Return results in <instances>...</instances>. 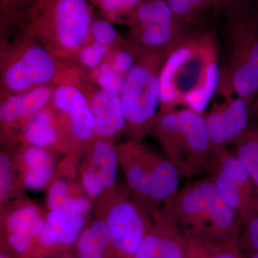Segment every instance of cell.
I'll return each mask as SVG.
<instances>
[{"instance_id": "6da1fadb", "label": "cell", "mask_w": 258, "mask_h": 258, "mask_svg": "<svg viewBox=\"0 0 258 258\" xmlns=\"http://www.w3.org/2000/svg\"><path fill=\"white\" fill-rule=\"evenodd\" d=\"M95 17L89 0H36L20 29L31 34L61 63L73 67L81 49L92 42Z\"/></svg>"}, {"instance_id": "7a4b0ae2", "label": "cell", "mask_w": 258, "mask_h": 258, "mask_svg": "<svg viewBox=\"0 0 258 258\" xmlns=\"http://www.w3.org/2000/svg\"><path fill=\"white\" fill-rule=\"evenodd\" d=\"M162 213L175 222L184 234L238 240L239 217L210 177L184 185Z\"/></svg>"}, {"instance_id": "3957f363", "label": "cell", "mask_w": 258, "mask_h": 258, "mask_svg": "<svg viewBox=\"0 0 258 258\" xmlns=\"http://www.w3.org/2000/svg\"><path fill=\"white\" fill-rule=\"evenodd\" d=\"M67 66L23 29L0 40V96L53 84Z\"/></svg>"}, {"instance_id": "277c9868", "label": "cell", "mask_w": 258, "mask_h": 258, "mask_svg": "<svg viewBox=\"0 0 258 258\" xmlns=\"http://www.w3.org/2000/svg\"><path fill=\"white\" fill-rule=\"evenodd\" d=\"M166 56L157 52L144 54L125 76L120 99L125 115L124 131L130 142H139L152 132L159 112V74Z\"/></svg>"}, {"instance_id": "5b68a950", "label": "cell", "mask_w": 258, "mask_h": 258, "mask_svg": "<svg viewBox=\"0 0 258 258\" xmlns=\"http://www.w3.org/2000/svg\"><path fill=\"white\" fill-rule=\"evenodd\" d=\"M225 17L230 42L229 81L237 96L252 104L258 91V21L253 2Z\"/></svg>"}, {"instance_id": "8992f818", "label": "cell", "mask_w": 258, "mask_h": 258, "mask_svg": "<svg viewBox=\"0 0 258 258\" xmlns=\"http://www.w3.org/2000/svg\"><path fill=\"white\" fill-rule=\"evenodd\" d=\"M125 176L141 200L171 203L179 189V171L166 157L149 152L139 142H129L120 149Z\"/></svg>"}, {"instance_id": "52a82bcc", "label": "cell", "mask_w": 258, "mask_h": 258, "mask_svg": "<svg viewBox=\"0 0 258 258\" xmlns=\"http://www.w3.org/2000/svg\"><path fill=\"white\" fill-rule=\"evenodd\" d=\"M84 71L67 66L53 83L51 105L62 130L77 142H87L96 134V121L82 86Z\"/></svg>"}, {"instance_id": "ba28073f", "label": "cell", "mask_w": 258, "mask_h": 258, "mask_svg": "<svg viewBox=\"0 0 258 258\" xmlns=\"http://www.w3.org/2000/svg\"><path fill=\"white\" fill-rule=\"evenodd\" d=\"M222 198L241 222L258 205V191L248 171L228 149L212 154L208 170Z\"/></svg>"}, {"instance_id": "9c48e42d", "label": "cell", "mask_w": 258, "mask_h": 258, "mask_svg": "<svg viewBox=\"0 0 258 258\" xmlns=\"http://www.w3.org/2000/svg\"><path fill=\"white\" fill-rule=\"evenodd\" d=\"M181 134L169 161L180 175L192 178L208 171L212 158L211 143L203 114L185 108L179 110Z\"/></svg>"}, {"instance_id": "30bf717a", "label": "cell", "mask_w": 258, "mask_h": 258, "mask_svg": "<svg viewBox=\"0 0 258 258\" xmlns=\"http://www.w3.org/2000/svg\"><path fill=\"white\" fill-rule=\"evenodd\" d=\"M106 222L113 258H134L153 225L144 205L128 198L113 205Z\"/></svg>"}, {"instance_id": "8fae6325", "label": "cell", "mask_w": 258, "mask_h": 258, "mask_svg": "<svg viewBox=\"0 0 258 258\" xmlns=\"http://www.w3.org/2000/svg\"><path fill=\"white\" fill-rule=\"evenodd\" d=\"M225 96L223 103L214 105L205 116L212 154L227 149L249 126L252 104L242 97Z\"/></svg>"}, {"instance_id": "7c38bea8", "label": "cell", "mask_w": 258, "mask_h": 258, "mask_svg": "<svg viewBox=\"0 0 258 258\" xmlns=\"http://www.w3.org/2000/svg\"><path fill=\"white\" fill-rule=\"evenodd\" d=\"M81 81L96 121V137L110 141L125 130V115L120 96L102 90L85 71Z\"/></svg>"}, {"instance_id": "4fadbf2b", "label": "cell", "mask_w": 258, "mask_h": 258, "mask_svg": "<svg viewBox=\"0 0 258 258\" xmlns=\"http://www.w3.org/2000/svg\"><path fill=\"white\" fill-rule=\"evenodd\" d=\"M192 26L185 23L128 28L125 41L141 55L169 53L189 36Z\"/></svg>"}, {"instance_id": "5bb4252c", "label": "cell", "mask_w": 258, "mask_h": 258, "mask_svg": "<svg viewBox=\"0 0 258 258\" xmlns=\"http://www.w3.org/2000/svg\"><path fill=\"white\" fill-rule=\"evenodd\" d=\"M205 34L191 32L182 43L166 56L159 74V111H174L177 105L181 103L175 86L176 74L181 64L196 53Z\"/></svg>"}, {"instance_id": "9a60e30c", "label": "cell", "mask_w": 258, "mask_h": 258, "mask_svg": "<svg viewBox=\"0 0 258 258\" xmlns=\"http://www.w3.org/2000/svg\"><path fill=\"white\" fill-rule=\"evenodd\" d=\"M54 84L45 85L1 98L0 119L3 125H24L37 112L50 104Z\"/></svg>"}, {"instance_id": "2e32d148", "label": "cell", "mask_w": 258, "mask_h": 258, "mask_svg": "<svg viewBox=\"0 0 258 258\" xmlns=\"http://www.w3.org/2000/svg\"><path fill=\"white\" fill-rule=\"evenodd\" d=\"M185 258H247L238 240L184 234Z\"/></svg>"}, {"instance_id": "e0dca14e", "label": "cell", "mask_w": 258, "mask_h": 258, "mask_svg": "<svg viewBox=\"0 0 258 258\" xmlns=\"http://www.w3.org/2000/svg\"><path fill=\"white\" fill-rule=\"evenodd\" d=\"M60 130L62 128L60 121L50 103L25 123L23 136L30 145L45 149L58 142Z\"/></svg>"}, {"instance_id": "ac0fdd59", "label": "cell", "mask_w": 258, "mask_h": 258, "mask_svg": "<svg viewBox=\"0 0 258 258\" xmlns=\"http://www.w3.org/2000/svg\"><path fill=\"white\" fill-rule=\"evenodd\" d=\"M221 76L216 54L205 64L196 86L183 96L181 103L186 105L187 108L203 114L220 84Z\"/></svg>"}, {"instance_id": "d6986e66", "label": "cell", "mask_w": 258, "mask_h": 258, "mask_svg": "<svg viewBox=\"0 0 258 258\" xmlns=\"http://www.w3.org/2000/svg\"><path fill=\"white\" fill-rule=\"evenodd\" d=\"M184 23L176 18L165 0H144L125 20L128 28Z\"/></svg>"}, {"instance_id": "ffe728a7", "label": "cell", "mask_w": 258, "mask_h": 258, "mask_svg": "<svg viewBox=\"0 0 258 258\" xmlns=\"http://www.w3.org/2000/svg\"><path fill=\"white\" fill-rule=\"evenodd\" d=\"M118 160V151L111 142L106 139H97L93 144L90 167L99 176L105 189L115 184Z\"/></svg>"}, {"instance_id": "44dd1931", "label": "cell", "mask_w": 258, "mask_h": 258, "mask_svg": "<svg viewBox=\"0 0 258 258\" xmlns=\"http://www.w3.org/2000/svg\"><path fill=\"white\" fill-rule=\"evenodd\" d=\"M232 144L234 154L248 171L258 191V128L249 126Z\"/></svg>"}, {"instance_id": "7402d4cb", "label": "cell", "mask_w": 258, "mask_h": 258, "mask_svg": "<svg viewBox=\"0 0 258 258\" xmlns=\"http://www.w3.org/2000/svg\"><path fill=\"white\" fill-rule=\"evenodd\" d=\"M67 182L62 180L56 181L49 189L47 206L51 210L66 213L83 214L91 208L89 200L83 197L70 196Z\"/></svg>"}, {"instance_id": "603a6c76", "label": "cell", "mask_w": 258, "mask_h": 258, "mask_svg": "<svg viewBox=\"0 0 258 258\" xmlns=\"http://www.w3.org/2000/svg\"><path fill=\"white\" fill-rule=\"evenodd\" d=\"M36 0H0V39L21 28L25 15Z\"/></svg>"}, {"instance_id": "cb8c5ba5", "label": "cell", "mask_w": 258, "mask_h": 258, "mask_svg": "<svg viewBox=\"0 0 258 258\" xmlns=\"http://www.w3.org/2000/svg\"><path fill=\"white\" fill-rule=\"evenodd\" d=\"M46 221L39 216L33 207L18 209L8 217L7 228L8 234H21L36 239L45 227Z\"/></svg>"}, {"instance_id": "d4e9b609", "label": "cell", "mask_w": 258, "mask_h": 258, "mask_svg": "<svg viewBox=\"0 0 258 258\" xmlns=\"http://www.w3.org/2000/svg\"><path fill=\"white\" fill-rule=\"evenodd\" d=\"M144 0H89L100 16L112 23L124 24L125 20Z\"/></svg>"}, {"instance_id": "484cf974", "label": "cell", "mask_w": 258, "mask_h": 258, "mask_svg": "<svg viewBox=\"0 0 258 258\" xmlns=\"http://www.w3.org/2000/svg\"><path fill=\"white\" fill-rule=\"evenodd\" d=\"M87 74L88 78L103 91L114 96L121 95L125 76L116 72L108 61L105 60L98 69Z\"/></svg>"}, {"instance_id": "4316f807", "label": "cell", "mask_w": 258, "mask_h": 258, "mask_svg": "<svg viewBox=\"0 0 258 258\" xmlns=\"http://www.w3.org/2000/svg\"><path fill=\"white\" fill-rule=\"evenodd\" d=\"M151 230L141 244L134 258H162V213L157 212Z\"/></svg>"}, {"instance_id": "83f0119b", "label": "cell", "mask_w": 258, "mask_h": 258, "mask_svg": "<svg viewBox=\"0 0 258 258\" xmlns=\"http://www.w3.org/2000/svg\"><path fill=\"white\" fill-rule=\"evenodd\" d=\"M112 49L92 41L81 49L76 57L75 66L90 73L99 67Z\"/></svg>"}, {"instance_id": "f1b7e54d", "label": "cell", "mask_w": 258, "mask_h": 258, "mask_svg": "<svg viewBox=\"0 0 258 258\" xmlns=\"http://www.w3.org/2000/svg\"><path fill=\"white\" fill-rule=\"evenodd\" d=\"M91 35L92 41L111 49L119 46L125 40L113 26V23L96 15L91 25Z\"/></svg>"}, {"instance_id": "f546056e", "label": "cell", "mask_w": 258, "mask_h": 258, "mask_svg": "<svg viewBox=\"0 0 258 258\" xmlns=\"http://www.w3.org/2000/svg\"><path fill=\"white\" fill-rule=\"evenodd\" d=\"M140 56L142 55L124 40L123 44L110 51L105 60L108 61L116 72L125 76Z\"/></svg>"}, {"instance_id": "4dcf8cb0", "label": "cell", "mask_w": 258, "mask_h": 258, "mask_svg": "<svg viewBox=\"0 0 258 258\" xmlns=\"http://www.w3.org/2000/svg\"><path fill=\"white\" fill-rule=\"evenodd\" d=\"M174 15L190 26L201 27L207 12L194 5L190 0H165Z\"/></svg>"}, {"instance_id": "1f68e13d", "label": "cell", "mask_w": 258, "mask_h": 258, "mask_svg": "<svg viewBox=\"0 0 258 258\" xmlns=\"http://www.w3.org/2000/svg\"><path fill=\"white\" fill-rule=\"evenodd\" d=\"M238 242L244 251H258V205L241 222Z\"/></svg>"}, {"instance_id": "d6a6232c", "label": "cell", "mask_w": 258, "mask_h": 258, "mask_svg": "<svg viewBox=\"0 0 258 258\" xmlns=\"http://www.w3.org/2000/svg\"><path fill=\"white\" fill-rule=\"evenodd\" d=\"M82 214L67 213L66 219L60 225L55 227L59 235L60 247H69L76 243L82 233L84 226Z\"/></svg>"}, {"instance_id": "836d02e7", "label": "cell", "mask_w": 258, "mask_h": 258, "mask_svg": "<svg viewBox=\"0 0 258 258\" xmlns=\"http://www.w3.org/2000/svg\"><path fill=\"white\" fill-rule=\"evenodd\" d=\"M53 174V166L51 165L37 166V167L28 169L25 178L24 184L28 189L37 191L42 189Z\"/></svg>"}, {"instance_id": "e575fe53", "label": "cell", "mask_w": 258, "mask_h": 258, "mask_svg": "<svg viewBox=\"0 0 258 258\" xmlns=\"http://www.w3.org/2000/svg\"><path fill=\"white\" fill-rule=\"evenodd\" d=\"M8 242L10 248L17 254L26 255L30 252L37 254L35 239L30 236L21 234H8Z\"/></svg>"}, {"instance_id": "d590c367", "label": "cell", "mask_w": 258, "mask_h": 258, "mask_svg": "<svg viewBox=\"0 0 258 258\" xmlns=\"http://www.w3.org/2000/svg\"><path fill=\"white\" fill-rule=\"evenodd\" d=\"M23 159L28 169L52 164L50 154L44 148L35 146L30 145L26 149Z\"/></svg>"}, {"instance_id": "8d00e7d4", "label": "cell", "mask_w": 258, "mask_h": 258, "mask_svg": "<svg viewBox=\"0 0 258 258\" xmlns=\"http://www.w3.org/2000/svg\"><path fill=\"white\" fill-rule=\"evenodd\" d=\"M13 168L10 157L7 154L0 156V198L1 200L8 195L13 183Z\"/></svg>"}, {"instance_id": "74e56055", "label": "cell", "mask_w": 258, "mask_h": 258, "mask_svg": "<svg viewBox=\"0 0 258 258\" xmlns=\"http://www.w3.org/2000/svg\"><path fill=\"white\" fill-rule=\"evenodd\" d=\"M82 181L85 189L93 198L99 196L105 189L99 176L90 166L83 171Z\"/></svg>"}, {"instance_id": "f35d334b", "label": "cell", "mask_w": 258, "mask_h": 258, "mask_svg": "<svg viewBox=\"0 0 258 258\" xmlns=\"http://www.w3.org/2000/svg\"><path fill=\"white\" fill-rule=\"evenodd\" d=\"M212 11L227 15L252 0H209Z\"/></svg>"}, {"instance_id": "ab89813d", "label": "cell", "mask_w": 258, "mask_h": 258, "mask_svg": "<svg viewBox=\"0 0 258 258\" xmlns=\"http://www.w3.org/2000/svg\"><path fill=\"white\" fill-rule=\"evenodd\" d=\"M251 118H252V119L255 122V125L253 126L258 128V91L254 97L252 107H251Z\"/></svg>"}, {"instance_id": "60d3db41", "label": "cell", "mask_w": 258, "mask_h": 258, "mask_svg": "<svg viewBox=\"0 0 258 258\" xmlns=\"http://www.w3.org/2000/svg\"><path fill=\"white\" fill-rule=\"evenodd\" d=\"M253 10L254 16L258 21V0H253Z\"/></svg>"}, {"instance_id": "b9f144b4", "label": "cell", "mask_w": 258, "mask_h": 258, "mask_svg": "<svg viewBox=\"0 0 258 258\" xmlns=\"http://www.w3.org/2000/svg\"><path fill=\"white\" fill-rule=\"evenodd\" d=\"M247 258H258V251L257 252H249L248 257Z\"/></svg>"}, {"instance_id": "7bdbcfd3", "label": "cell", "mask_w": 258, "mask_h": 258, "mask_svg": "<svg viewBox=\"0 0 258 258\" xmlns=\"http://www.w3.org/2000/svg\"><path fill=\"white\" fill-rule=\"evenodd\" d=\"M0 258H10L9 256L7 255L5 253H3L2 252L1 254H0Z\"/></svg>"}]
</instances>
